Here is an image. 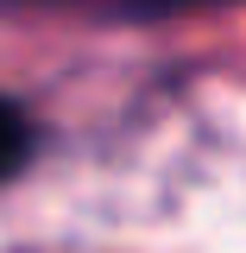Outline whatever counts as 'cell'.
Returning a JSON list of instances; mask_svg holds the SVG:
<instances>
[{"mask_svg":"<svg viewBox=\"0 0 246 253\" xmlns=\"http://www.w3.org/2000/svg\"><path fill=\"white\" fill-rule=\"evenodd\" d=\"M26 158H32V121L19 114V101L0 95V184H6Z\"/></svg>","mask_w":246,"mask_h":253,"instance_id":"1","label":"cell"}]
</instances>
